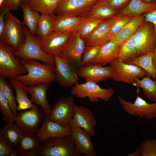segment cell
Wrapping results in <instances>:
<instances>
[{
  "label": "cell",
  "instance_id": "1",
  "mask_svg": "<svg viewBox=\"0 0 156 156\" xmlns=\"http://www.w3.org/2000/svg\"><path fill=\"white\" fill-rule=\"evenodd\" d=\"M22 63L26 69L27 73L17 76L15 79L23 84L32 86L42 83H50L55 81L54 66L42 64L37 60L34 59L22 60Z\"/></svg>",
  "mask_w": 156,
  "mask_h": 156
},
{
  "label": "cell",
  "instance_id": "2",
  "mask_svg": "<svg viewBox=\"0 0 156 156\" xmlns=\"http://www.w3.org/2000/svg\"><path fill=\"white\" fill-rule=\"evenodd\" d=\"M26 38L23 44L16 51V55L23 60L34 59L44 64L54 65V55L46 53L42 50L40 39L32 35L28 28L24 25Z\"/></svg>",
  "mask_w": 156,
  "mask_h": 156
},
{
  "label": "cell",
  "instance_id": "3",
  "mask_svg": "<svg viewBox=\"0 0 156 156\" xmlns=\"http://www.w3.org/2000/svg\"><path fill=\"white\" fill-rule=\"evenodd\" d=\"M15 51L11 46L0 42V76L10 79L27 73Z\"/></svg>",
  "mask_w": 156,
  "mask_h": 156
},
{
  "label": "cell",
  "instance_id": "4",
  "mask_svg": "<svg viewBox=\"0 0 156 156\" xmlns=\"http://www.w3.org/2000/svg\"><path fill=\"white\" fill-rule=\"evenodd\" d=\"M40 156H80L71 135L49 139L38 149Z\"/></svg>",
  "mask_w": 156,
  "mask_h": 156
},
{
  "label": "cell",
  "instance_id": "5",
  "mask_svg": "<svg viewBox=\"0 0 156 156\" xmlns=\"http://www.w3.org/2000/svg\"><path fill=\"white\" fill-rule=\"evenodd\" d=\"M25 38L22 22L9 11L6 15L5 28L0 42L11 46L16 51L23 44Z\"/></svg>",
  "mask_w": 156,
  "mask_h": 156
},
{
  "label": "cell",
  "instance_id": "6",
  "mask_svg": "<svg viewBox=\"0 0 156 156\" xmlns=\"http://www.w3.org/2000/svg\"><path fill=\"white\" fill-rule=\"evenodd\" d=\"M70 93L76 97H88L91 102L96 103L99 99L108 102L114 95V90L112 88H103L96 83L87 81L83 83H75L71 87Z\"/></svg>",
  "mask_w": 156,
  "mask_h": 156
},
{
  "label": "cell",
  "instance_id": "7",
  "mask_svg": "<svg viewBox=\"0 0 156 156\" xmlns=\"http://www.w3.org/2000/svg\"><path fill=\"white\" fill-rule=\"evenodd\" d=\"M138 56L154 51L156 46V31L151 23L145 22L133 36Z\"/></svg>",
  "mask_w": 156,
  "mask_h": 156
},
{
  "label": "cell",
  "instance_id": "8",
  "mask_svg": "<svg viewBox=\"0 0 156 156\" xmlns=\"http://www.w3.org/2000/svg\"><path fill=\"white\" fill-rule=\"evenodd\" d=\"M112 72V78L116 82H122L135 86L134 78L143 77L147 72L139 66L128 64L116 59L110 63Z\"/></svg>",
  "mask_w": 156,
  "mask_h": 156
},
{
  "label": "cell",
  "instance_id": "9",
  "mask_svg": "<svg viewBox=\"0 0 156 156\" xmlns=\"http://www.w3.org/2000/svg\"><path fill=\"white\" fill-rule=\"evenodd\" d=\"M74 103L72 96L60 98L55 103L49 115L46 117L63 126L69 125L73 116Z\"/></svg>",
  "mask_w": 156,
  "mask_h": 156
},
{
  "label": "cell",
  "instance_id": "10",
  "mask_svg": "<svg viewBox=\"0 0 156 156\" xmlns=\"http://www.w3.org/2000/svg\"><path fill=\"white\" fill-rule=\"evenodd\" d=\"M118 99L123 109L129 115L147 119L156 117V102L148 103L139 96L133 103L125 100L120 96Z\"/></svg>",
  "mask_w": 156,
  "mask_h": 156
},
{
  "label": "cell",
  "instance_id": "11",
  "mask_svg": "<svg viewBox=\"0 0 156 156\" xmlns=\"http://www.w3.org/2000/svg\"><path fill=\"white\" fill-rule=\"evenodd\" d=\"M44 116L42 108L37 106L18 113L14 116V122L24 133H35L40 127Z\"/></svg>",
  "mask_w": 156,
  "mask_h": 156
},
{
  "label": "cell",
  "instance_id": "12",
  "mask_svg": "<svg viewBox=\"0 0 156 156\" xmlns=\"http://www.w3.org/2000/svg\"><path fill=\"white\" fill-rule=\"evenodd\" d=\"M55 80L61 86L71 87L79 81L77 69L65 59L54 55Z\"/></svg>",
  "mask_w": 156,
  "mask_h": 156
},
{
  "label": "cell",
  "instance_id": "13",
  "mask_svg": "<svg viewBox=\"0 0 156 156\" xmlns=\"http://www.w3.org/2000/svg\"><path fill=\"white\" fill-rule=\"evenodd\" d=\"M98 0H60L55 10L57 15L65 14L71 16H87Z\"/></svg>",
  "mask_w": 156,
  "mask_h": 156
},
{
  "label": "cell",
  "instance_id": "14",
  "mask_svg": "<svg viewBox=\"0 0 156 156\" xmlns=\"http://www.w3.org/2000/svg\"><path fill=\"white\" fill-rule=\"evenodd\" d=\"M85 47L83 40L75 32L66 43L60 56L77 69L81 66V58Z\"/></svg>",
  "mask_w": 156,
  "mask_h": 156
},
{
  "label": "cell",
  "instance_id": "15",
  "mask_svg": "<svg viewBox=\"0 0 156 156\" xmlns=\"http://www.w3.org/2000/svg\"><path fill=\"white\" fill-rule=\"evenodd\" d=\"M97 121L92 112L86 107L75 105L73 118L70 125L72 128H81L92 136L94 135Z\"/></svg>",
  "mask_w": 156,
  "mask_h": 156
},
{
  "label": "cell",
  "instance_id": "16",
  "mask_svg": "<svg viewBox=\"0 0 156 156\" xmlns=\"http://www.w3.org/2000/svg\"><path fill=\"white\" fill-rule=\"evenodd\" d=\"M73 34L52 31L47 36L40 39L42 50L47 54L60 56L61 51Z\"/></svg>",
  "mask_w": 156,
  "mask_h": 156
},
{
  "label": "cell",
  "instance_id": "17",
  "mask_svg": "<svg viewBox=\"0 0 156 156\" xmlns=\"http://www.w3.org/2000/svg\"><path fill=\"white\" fill-rule=\"evenodd\" d=\"M77 72L78 76L84 78L86 81L96 83L111 78L112 74L110 66H105L94 64L81 66L77 69Z\"/></svg>",
  "mask_w": 156,
  "mask_h": 156
},
{
  "label": "cell",
  "instance_id": "18",
  "mask_svg": "<svg viewBox=\"0 0 156 156\" xmlns=\"http://www.w3.org/2000/svg\"><path fill=\"white\" fill-rule=\"evenodd\" d=\"M72 129L70 125L63 126L46 117L36 135L42 142L51 138L71 135Z\"/></svg>",
  "mask_w": 156,
  "mask_h": 156
},
{
  "label": "cell",
  "instance_id": "19",
  "mask_svg": "<svg viewBox=\"0 0 156 156\" xmlns=\"http://www.w3.org/2000/svg\"><path fill=\"white\" fill-rule=\"evenodd\" d=\"M74 142L75 148L80 154L87 156H96V153L92 142L91 135L80 128H72L71 135Z\"/></svg>",
  "mask_w": 156,
  "mask_h": 156
},
{
  "label": "cell",
  "instance_id": "20",
  "mask_svg": "<svg viewBox=\"0 0 156 156\" xmlns=\"http://www.w3.org/2000/svg\"><path fill=\"white\" fill-rule=\"evenodd\" d=\"M22 84L30 94L32 101L40 106L44 111V116H48L50 113L51 109L47 99L46 93L50 86V82L42 83L32 86Z\"/></svg>",
  "mask_w": 156,
  "mask_h": 156
},
{
  "label": "cell",
  "instance_id": "21",
  "mask_svg": "<svg viewBox=\"0 0 156 156\" xmlns=\"http://www.w3.org/2000/svg\"><path fill=\"white\" fill-rule=\"evenodd\" d=\"M86 17H78L65 14L57 15L52 31L73 34L77 31Z\"/></svg>",
  "mask_w": 156,
  "mask_h": 156
},
{
  "label": "cell",
  "instance_id": "22",
  "mask_svg": "<svg viewBox=\"0 0 156 156\" xmlns=\"http://www.w3.org/2000/svg\"><path fill=\"white\" fill-rule=\"evenodd\" d=\"M111 18L104 19L86 38L83 40L86 47L101 46L111 40L109 29Z\"/></svg>",
  "mask_w": 156,
  "mask_h": 156
},
{
  "label": "cell",
  "instance_id": "23",
  "mask_svg": "<svg viewBox=\"0 0 156 156\" xmlns=\"http://www.w3.org/2000/svg\"><path fill=\"white\" fill-rule=\"evenodd\" d=\"M145 22V18L142 14L133 17L131 21L112 38L111 40L120 46L131 37L137 29Z\"/></svg>",
  "mask_w": 156,
  "mask_h": 156
},
{
  "label": "cell",
  "instance_id": "24",
  "mask_svg": "<svg viewBox=\"0 0 156 156\" xmlns=\"http://www.w3.org/2000/svg\"><path fill=\"white\" fill-rule=\"evenodd\" d=\"M156 8V0L146 3L142 0H131L128 4L116 15L133 17Z\"/></svg>",
  "mask_w": 156,
  "mask_h": 156
},
{
  "label": "cell",
  "instance_id": "25",
  "mask_svg": "<svg viewBox=\"0 0 156 156\" xmlns=\"http://www.w3.org/2000/svg\"><path fill=\"white\" fill-rule=\"evenodd\" d=\"M120 46L110 40L101 46L99 53L91 64L105 66L116 59Z\"/></svg>",
  "mask_w": 156,
  "mask_h": 156
},
{
  "label": "cell",
  "instance_id": "26",
  "mask_svg": "<svg viewBox=\"0 0 156 156\" xmlns=\"http://www.w3.org/2000/svg\"><path fill=\"white\" fill-rule=\"evenodd\" d=\"M10 82L15 90L16 99L18 104L17 111L35 108L36 104H33L28 96V92L23 86L22 83L15 79H9Z\"/></svg>",
  "mask_w": 156,
  "mask_h": 156
},
{
  "label": "cell",
  "instance_id": "27",
  "mask_svg": "<svg viewBox=\"0 0 156 156\" xmlns=\"http://www.w3.org/2000/svg\"><path fill=\"white\" fill-rule=\"evenodd\" d=\"M20 7L23 14V25L28 28L32 35H35L40 15L38 12L32 10L25 3H22Z\"/></svg>",
  "mask_w": 156,
  "mask_h": 156
},
{
  "label": "cell",
  "instance_id": "28",
  "mask_svg": "<svg viewBox=\"0 0 156 156\" xmlns=\"http://www.w3.org/2000/svg\"><path fill=\"white\" fill-rule=\"evenodd\" d=\"M120 10L112 8L105 0L98 1L94 5L87 16H93L103 19L110 18L116 16Z\"/></svg>",
  "mask_w": 156,
  "mask_h": 156
},
{
  "label": "cell",
  "instance_id": "29",
  "mask_svg": "<svg viewBox=\"0 0 156 156\" xmlns=\"http://www.w3.org/2000/svg\"><path fill=\"white\" fill-rule=\"evenodd\" d=\"M148 75L141 79L137 77L134 78L135 86L141 89L147 99L149 101L156 102V79L153 80Z\"/></svg>",
  "mask_w": 156,
  "mask_h": 156
},
{
  "label": "cell",
  "instance_id": "30",
  "mask_svg": "<svg viewBox=\"0 0 156 156\" xmlns=\"http://www.w3.org/2000/svg\"><path fill=\"white\" fill-rule=\"evenodd\" d=\"M60 0H30L25 3L32 10L41 14L54 16L55 10Z\"/></svg>",
  "mask_w": 156,
  "mask_h": 156
},
{
  "label": "cell",
  "instance_id": "31",
  "mask_svg": "<svg viewBox=\"0 0 156 156\" xmlns=\"http://www.w3.org/2000/svg\"><path fill=\"white\" fill-rule=\"evenodd\" d=\"M133 36L120 46L117 59L118 60L127 63L138 56Z\"/></svg>",
  "mask_w": 156,
  "mask_h": 156
},
{
  "label": "cell",
  "instance_id": "32",
  "mask_svg": "<svg viewBox=\"0 0 156 156\" xmlns=\"http://www.w3.org/2000/svg\"><path fill=\"white\" fill-rule=\"evenodd\" d=\"M13 148H16L24 133L21 128L15 123L12 125L7 123L0 130Z\"/></svg>",
  "mask_w": 156,
  "mask_h": 156
},
{
  "label": "cell",
  "instance_id": "33",
  "mask_svg": "<svg viewBox=\"0 0 156 156\" xmlns=\"http://www.w3.org/2000/svg\"><path fill=\"white\" fill-rule=\"evenodd\" d=\"M153 51L138 56L127 64L136 65L145 70L147 75L156 79V69L152 62Z\"/></svg>",
  "mask_w": 156,
  "mask_h": 156
},
{
  "label": "cell",
  "instance_id": "34",
  "mask_svg": "<svg viewBox=\"0 0 156 156\" xmlns=\"http://www.w3.org/2000/svg\"><path fill=\"white\" fill-rule=\"evenodd\" d=\"M56 16L41 14L39 19L36 36L40 39L49 36L52 32Z\"/></svg>",
  "mask_w": 156,
  "mask_h": 156
},
{
  "label": "cell",
  "instance_id": "35",
  "mask_svg": "<svg viewBox=\"0 0 156 156\" xmlns=\"http://www.w3.org/2000/svg\"><path fill=\"white\" fill-rule=\"evenodd\" d=\"M35 133H23L16 148L18 153L38 149L41 142L40 139Z\"/></svg>",
  "mask_w": 156,
  "mask_h": 156
},
{
  "label": "cell",
  "instance_id": "36",
  "mask_svg": "<svg viewBox=\"0 0 156 156\" xmlns=\"http://www.w3.org/2000/svg\"><path fill=\"white\" fill-rule=\"evenodd\" d=\"M6 79L0 76V93L8 101L12 112L15 116L18 113L17 103L13 92L12 87Z\"/></svg>",
  "mask_w": 156,
  "mask_h": 156
},
{
  "label": "cell",
  "instance_id": "37",
  "mask_svg": "<svg viewBox=\"0 0 156 156\" xmlns=\"http://www.w3.org/2000/svg\"><path fill=\"white\" fill-rule=\"evenodd\" d=\"M103 19L93 16H86L76 32L83 39L86 38L97 27Z\"/></svg>",
  "mask_w": 156,
  "mask_h": 156
},
{
  "label": "cell",
  "instance_id": "38",
  "mask_svg": "<svg viewBox=\"0 0 156 156\" xmlns=\"http://www.w3.org/2000/svg\"><path fill=\"white\" fill-rule=\"evenodd\" d=\"M133 17L116 16L111 18L109 33L111 39L131 21Z\"/></svg>",
  "mask_w": 156,
  "mask_h": 156
},
{
  "label": "cell",
  "instance_id": "39",
  "mask_svg": "<svg viewBox=\"0 0 156 156\" xmlns=\"http://www.w3.org/2000/svg\"><path fill=\"white\" fill-rule=\"evenodd\" d=\"M0 109L3 115V120L12 125L14 123V116L7 100L0 93Z\"/></svg>",
  "mask_w": 156,
  "mask_h": 156
},
{
  "label": "cell",
  "instance_id": "40",
  "mask_svg": "<svg viewBox=\"0 0 156 156\" xmlns=\"http://www.w3.org/2000/svg\"><path fill=\"white\" fill-rule=\"evenodd\" d=\"M101 46L86 47L81 58V66L91 64L97 55Z\"/></svg>",
  "mask_w": 156,
  "mask_h": 156
},
{
  "label": "cell",
  "instance_id": "41",
  "mask_svg": "<svg viewBox=\"0 0 156 156\" xmlns=\"http://www.w3.org/2000/svg\"><path fill=\"white\" fill-rule=\"evenodd\" d=\"M138 149L140 156H156V139L143 141Z\"/></svg>",
  "mask_w": 156,
  "mask_h": 156
},
{
  "label": "cell",
  "instance_id": "42",
  "mask_svg": "<svg viewBox=\"0 0 156 156\" xmlns=\"http://www.w3.org/2000/svg\"><path fill=\"white\" fill-rule=\"evenodd\" d=\"M12 149L7 139L0 133V156H9Z\"/></svg>",
  "mask_w": 156,
  "mask_h": 156
},
{
  "label": "cell",
  "instance_id": "43",
  "mask_svg": "<svg viewBox=\"0 0 156 156\" xmlns=\"http://www.w3.org/2000/svg\"><path fill=\"white\" fill-rule=\"evenodd\" d=\"M113 9L120 10L125 7L131 0H105Z\"/></svg>",
  "mask_w": 156,
  "mask_h": 156
},
{
  "label": "cell",
  "instance_id": "44",
  "mask_svg": "<svg viewBox=\"0 0 156 156\" xmlns=\"http://www.w3.org/2000/svg\"><path fill=\"white\" fill-rule=\"evenodd\" d=\"M10 10L9 7L0 10V38L3 34L5 26L6 14Z\"/></svg>",
  "mask_w": 156,
  "mask_h": 156
},
{
  "label": "cell",
  "instance_id": "45",
  "mask_svg": "<svg viewBox=\"0 0 156 156\" xmlns=\"http://www.w3.org/2000/svg\"><path fill=\"white\" fill-rule=\"evenodd\" d=\"M142 14L146 22L151 23L153 25L156 31V8Z\"/></svg>",
  "mask_w": 156,
  "mask_h": 156
},
{
  "label": "cell",
  "instance_id": "46",
  "mask_svg": "<svg viewBox=\"0 0 156 156\" xmlns=\"http://www.w3.org/2000/svg\"><path fill=\"white\" fill-rule=\"evenodd\" d=\"M8 6L10 10H18L22 3L21 0H7Z\"/></svg>",
  "mask_w": 156,
  "mask_h": 156
},
{
  "label": "cell",
  "instance_id": "47",
  "mask_svg": "<svg viewBox=\"0 0 156 156\" xmlns=\"http://www.w3.org/2000/svg\"><path fill=\"white\" fill-rule=\"evenodd\" d=\"M20 156H39L38 149L34 150L24 152L18 153Z\"/></svg>",
  "mask_w": 156,
  "mask_h": 156
},
{
  "label": "cell",
  "instance_id": "48",
  "mask_svg": "<svg viewBox=\"0 0 156 156\" xmlns=\"http://www.w3.org/2000/svg\"><path fill=\"white\" fill-rule=\"evenodd\" d=\"M8 7L9 6L7 0H0V10Z\"/></svg>",
  "mask_w": 156,
  "mask_h": 156
},
{
  "label": "cell",
  "instance_id": "49",
  "mask_svg": "<svg viewBox=\"0 0 156 156\" xmlns=\"http://www.w3.org/2000/svg\"><path fill=\"white\" fill-rule=\"evenodd\" d=\"M152 62L156 69V46L153 51V54L152 57Z\"/></svg>",
  "mask_w": 156,
  "mask_h": 156
},
{
  "label": "cell",
  "instance_id": "50",
  "mask_svg": "<svg viewBox=\"0 0 156 156\" xmlns=\"http://www.w3.org/2000/svg\"><path fill=\"white\" fill-rule=\"evenodd\" d=\"M128 156H139L140 153L138 148L134 152L131 153Z\"/></svg>",
  "mask_w": 156,
  "mask_h": 156
},
{
  "label": "cell",
  "instance_id": "51",
  "mask_svg": "<svg viewBox=\"0 0 156 156\" xmlns=\"http://www.w3.org/2000/svg\"><path fill=\"white\" fill-rule=\"evenodd\" d=\"M18 155V152L16 149L12 151L9 156H17Z\"/></svg>",
  "mask_w": 156,
  "mask_h": 156
},
{
  "label": "cell",
  "instance_id": "52",
  "mask_svg": "<svg viewBox=\"0 0 156 156\" xmlns=\"http://www.w3.org/2000/svg\"><path fill=\"white\" fill-rule=\"evenodd\" d=\"M144 2L146 3H150L152 2L154 0H142Z\"/></svg>",
  "mask_w": 156,
  "mask_h": 156
},
{
  "label": "cell",
  "instance_id": "53",
  "mask_svg": "<svg viewBox=\"0 0 156 156\" xmlns=\"http://www.w3.org/2000/svg\"><path fill=\"white\" fill-rule=\"evenodd\" d=\"M22 3H26L28 1H29L30 0H21Z\"/></svg>",
  "mask_w": 156,
  "mask_h": 156
},
{
  "label": "cell",
  "instance_id": "54",
  "mask_svg": "<svg viewBox=\"0 0 156 156\" xmlns=\"http://www.w3.org/2000/svg\"><path fill=\"white\" fill-rule=\"evenodd\" d=\"M98 1L102 0H98Z\"/></svg>",
  "mask_w": 156,
  "mask_h": 156
}]
</instances>
